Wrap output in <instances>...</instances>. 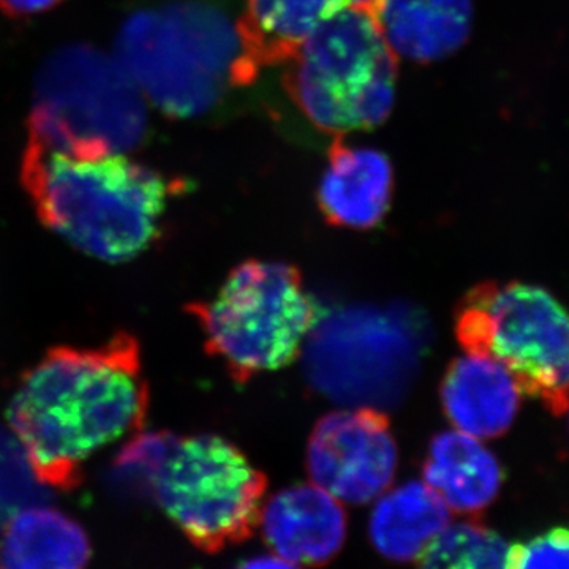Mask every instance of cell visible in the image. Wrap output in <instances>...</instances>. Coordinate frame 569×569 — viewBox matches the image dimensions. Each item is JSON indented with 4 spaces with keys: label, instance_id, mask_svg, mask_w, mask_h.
Here are the masks:
<instances>
[{
    "label": "cell",
    "instance_id": "2",
    "mask_svg": "<svg viewBox=\"0 0 569 569\" xmlns=\"http://www.w3.org/2000/svg\"><path fill=\"white\" fill-rule=\"evenodd\" d=\"M21 179L44 227L104 263H126L156 241L173 190L121 153L74 157L33 141Z\"/></svg>",
    "mask_w": 569,
    "mask_h": 569
},
{
    "label": "cell",
    "instance_id": "8",
    "mask_svg": "<svg viewBox=\"0 0 569 569\" xmlns=\"http://www.w3.org/2000/svg\"><path fill=\"white\" fill-rule=\"evenodd\" d=\"M456 336L466 353L507 367L526 395L553 415L569 406V312L535 284L481 283L459 306Z\"/></svg>",
    "mask_w": 569,
    "mask_h": 569
},
{
    "label": "cell",
    "instance_id": "3",
    "mask_svg": "<svg viewBox=\"0 0 569 569\" xmlns=\"http://www.w3.org/2000/svg\"><path fill=\"white\" fill-rule=\"evenodd\" d=\"M116 48L140 91L178 119L209 114L261 70L247 50L239 13L217 0H167L134 11Z\"/></svg>",
    "mask_w": 569,
    "mask_h": 569
},
{
    "label": "cell",
    "instance_id": "12",
    "mask_svg": "<svg viewBox=\"0 0 569 569\" xmlns=\"http://www.w3.org/2000/svg\"><path fill=\"white\" fill-rule=\"evenodd\" d=\"M522 395L507 367L481 355L455 359L441 383V402L449 421L479 440L508 432L518 417Z\"/></svg>",
    "mask_w": 569,
    "mask_h": 569
},
{
    "label": "cell",
    "instance_id": "18",
    "mask_svg": "<svg viewBox=\"0 0 569 569\" xmlns=\"http://www.w3.org/2000/svg\"><path fill=\"white\" fill-rule=\"evenodd\" d=\"M509 550L500 535L468 519L449 522L415 561L427 568H508Z\"/></svg>",
    "mask_w": 569,
    "mask_h": 569
},
{
    "label": "cell",
    "instance_id": "9",
    "mask_svg": "<svg viewBox=\"0 0 569 569\" xmlns=\"http://www.w3.org/2000/svg\"><path fill=\"white\" fill-rule=\"evenodd\" d=\"M313 485L337 500L365 505L387 492L396 477L397 445L383 411H332L317 422L307 448Z\"/></svg>",
    "mask_w": 569,
    "mask_h": 569
},
{
    "label": "cell",
    "instance_id": "6",
    "mask_svg": "<svg viewBox=\"0 0 569 569\" xmlns=\"http://www.w3.org/2000/svg\"><path fill=\"white\" fill-rule=\"evenodd\" d=\"M146 129L142 92L110 56L70 44L41 66L29 141L69 156L100 157L137 148Z\"/></svg>",
    "mask_w": 569,
    "mask_h": 569
},
{
    "label": "cell",
    "instance_id": "10",
    "mask_svg": "<svg viewBox=\"0 0 569 569\" xmlns=\"http://www.w3.org/2000/svg\"><path fill=\"white\" fill-rule=\"evenodd\" d=\"M260 526L277 557L291 567H318L342 549L347 515L342 501L310 482L269 498L261 508Z\"/></svg>",
    "mask_w": 569,
    "mask_h": 569
},
{
    "label": "cell",
    "instance_id": "11",
    "mask_svg": "<svg viewBox=\"0 0 569 569\" xmlns=\"http://www.w3.org/2000/svg\"><path fill=\"white\" fill-rule=\"evenodd\" d=\"M392 190L395 170L387 153L336 137L317 192L329 223L353 230L377 227L391 208Z\"/></svg>",
    "mask_w": 569,
    "mask_h": 569
},
{
    "label": "cell",
    "instance_id": "4",
    "mask_svg": "<svg viewBox=\"0 0 569 569\" xmlns=\"http://www.w3.org/2000/svg\"><path fill=\"white\" fill-rule=\"evenodd\" d=\"M118 468L204 552L246 541L260 527L268 479L222 437L146 433Z\"/></svg>",
    "mask_w": 569,
    "mask_h": 569
},
{
    "label": "cell",
    "instance_id": "19",
    "mask_svg": "<svg viewBox=\"0 0 569 569\" xmlns=\"http://www.w3.org/2000/svg\"><path fill=\"white\" fill-rule=\"evenodd\" d=\"M508 568H569V530L553 529L511 546Z\"/></svg>",
    "mask_w": 569,
    "mask_h": 569
},
{
    "label": "cell",
    "instance_id": "14",
    "mask_svg": "<svg viewBox=\"0 0 569 569\" xmlns=\"http://www.w3.org/2000/svg\"><path fill=\"white\" fill-rule=\"evenodd\" d=\"M425 482L451 511L478 515L496 500L503 470L479 438L460 430L433 438L425 463Z\"/></svg>",
    "mask_w": 569,
    "mask_h": 569
},
{
    "label": "cell",
    "instance_id": "1",
    "mask_svg": "<svg viewBox=\"0 0 569 569\" xmlns=\"http://www.w3.org/2000/svg\"><path fill=\"white\" fill-rule=\"evenodd\" d=\"M148 406L140 346L119 335L50 351L22 377L7 419L36 478L69 489L97 452L141 430Z\"/></svg>",
    "mask_w": 569,
    "mask_h": 569
},
{
    "label": "cell",
    "instance_id": "13",
    "mask_svg": "<svg viewBox=\"0 0 569 569\" xmlns=\"http://www.w3.org/2000/svg\"><path fill=\"white\" fill-rule=\"evenodd\" d=\"M362 9L376 18L397 58L418 63L441 61L462 48L473 21L471 0H376Z\"/></svg>",
    "mask_w": 569,
    "mask_h": 569
},
{
    "label": "cell",
    "instance_id": "21",
    "mask_svg": "<svg viewBox=\"0 0 569 569\" xmlns=\"http://www.w3.org/2000/svg\"><path fill=\"white\" fill-rule=\"evenodd\" d=\"M567 413H569V406H568V410H567Z\"/></svg>",
    "mask_w": 569,
    "mask_h": 569
},
{
    "label": "cell",
    "instance_id": "17",
    "mask_svg": "<svg viewBox=\"0 0 569 569\" xmlns=\"http://www.w3.org/2000/svg\"><path fill=\"white\" fill-rule=\"evenodd\" d=\"M451 522V509L426 482L411 481L381 493L370 516V539L392 561H415Z\"/></svg>",
    "mask_w": 569,
    "mask_h": 569
},
{
    "label": "cell",
    "instance_id": "5",
    "mask_svg": "<svg viewBox=\"0 0 569 569\" xmlns=\"http://www.w3.org/2000/svg\"><path fill=\"white\" fill-rule=\"evenodd\" d=\"M397 63L376 18L353 2L284 63L283 86L312 126L342 137L387 121L395 107Z\"/></svg>",
    "mask_w": 569,
    "mask_h": 569
},
{
    "label": "cell",
    "instance_id": "7",
    "mask_svg": "<svg viewBox=\"0 0 569 569\" xmlns=\"http://www.w3.org/2000/svg\"><path fill=\"white\" fill-rule=\"evenodd\" d=\"M189 310L209 353L238 383L291 365L320 317L295 266L258 260L239 264L216 298Z\"/></svg>",
    "mask_w": 569,
    "mask_h": 569
},
{
    "label": "cell",
    "instance_id": "16",
    "mask_svg": "<svg viewBox=\"0 0 569 569\" xmlns=\"http://www.w3.org/2000/svg\"><path fill=\"white\" fill-rule=\"evenodd\" d=\"M91 542L77 520L50 507L14 512L0 537V565L9 568H82Z\"/></svg>",
    "mask_w": 569,
    "mask_h": 569
},
{
    "label": "cell",
    "instance_id": "15",
    "mask_svg": "<svg viewBox=\"0 0 569 569\" xmlns=\"http://www.w3.org/2000/svg\"><path fill=\"white\" fill-rule=\"evenodd\" d=\"M351 3L353 0H244L239 28L260 69L279 66Z\"/></svg>",
    "mask_w": 569,
    "mask_h": 569
},
{
    "label": "cell",
    "instance_id": "20",
    "mask_svg": "<svg viewBox=\"0 0 569 569\" xmlns=\"http://www.w3.org/2000/svg\"><path fill=\"white\" fill-rule=\"evenodd\" d=\"M62 2L63 0H0V10L11 18H26L44 13Z\"/></svg>",
    "mask_w": 569,
    "mask_h": 569
}]
</instances>
